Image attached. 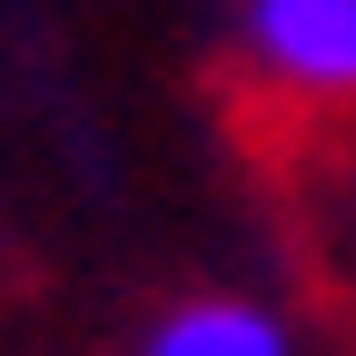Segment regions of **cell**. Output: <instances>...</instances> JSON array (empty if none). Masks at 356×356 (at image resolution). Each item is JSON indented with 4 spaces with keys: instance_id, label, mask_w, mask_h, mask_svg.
Segmentation results:
<instances>
[{
    "instance_id": "cell-1",
    "label": "cell",
    "mask_w": 356,
    "mask_h": 356,
    "mask_svg": "<svg viewBox=\"0 0 356 356\" xmlns=\"http://www.w3.org/2000/svg\"><path fill=\"white\" fill-rule=\"evenodd\" d=\"M248 60L297 99H356V0H248Z\"/></svg>"
},
{
    "instance_id": "cell-2",
    "label": "cell",
    "mask_w": 356,
    "mask_h": 356,
    "mask_svg": "<svg viewBox=\"0 0 356 356\" xmlns=\"http://www.w3.org/2000/svg\"><path fill=\"white\" fill-rule=\"evenodd\" d=\"M139 356H287V327L257 297H178L139 337Z\"/></svg>"
}]
</instances>
